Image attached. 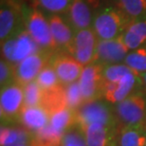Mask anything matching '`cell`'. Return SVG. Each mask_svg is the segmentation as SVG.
<instances>
[{
	"label": "cell",
	"mask_w": 146,
	"mask_h": 146,
	"mask_svg": "<svg viewBox=\"0 0 146 146\" xmlns=\"http://www.w3.org/2000/svg\"><path fill=\"white\" fill-rule=\"evenodd\" d=\"M25 107L24 87L14 83L1 88L0 116L1 123H18V119Z\"/></svg>",
	"instance_id": "obj_6"
},
{
	"label": "cell",
	"mask_w": 146,
	"mask_h": 146,
	"mask_svg": "<svg viewBox=\"0 0 146 146\" xmlns=\"http://www.w3.org/2000/svg\"><path fill=\"white\" fill-rule=\"evenodd\" d=\"M119 129L122 126L144 125L146 121V96L141 90L113 104Z\"/></svg>",
	"instance_id": "obj_4"
},
{
	"label": "cell",
	"mask_w": 146,
	"mask_h": 146,
	"mask_svg": "<svg viewBox=\"0 0 146 146\" xmlns=\"http://www.w3.org/2000/svg\"><path fill=\"white\" fill-rule=\"evenodd\" d=\"M66 94V100L68 107L73 111H76L84 103V99L82 94L78 82L72 83L68 86H64Z\"/></svg>",
	"instance_id": "obj_29"
},
{
	"label": "cell",
	"mask_w": 146,
	"mask_h": 146,
	"mask_svg": "<svg viewBox=\"0 0 146 146\" xmlns=\"http://www.w3.org/2000/svg\"><path fill=\"white\" fill-rule=\"evenodd\" d=\"M50 27L51 35L56 45L57 50L66 51L71 54L75 33L68 24L63 15L50 14L46 15Z\"/></svg>",
	"instance_id": "obj_15"
},
{
	"label": "cell",
	"mask_w": 146,
	"mask_h": 146,
	"mask_svg": "<svg viewBox=\"0 0 146 146\" xmlns=\"http://www.w3.org/2000/svg\"><path fill=\"white\" fill-rule=\"evenodd\" d=\"M117 7L130 22L146 19V0H117Z\"/></svg>",
	"instance_id": "obj_23"
},
{
	"label": "cell",
	"mask_w": 146,
	"mask_h": 146,
	"mask_svg": "<svg viewBox=\"0 0 146 146\" xmlns=\"http://www.w3.org/2000/svg\"><path fill=\"white\" fill-rule=\"evenodd\" d=\"M23 87L25 106H38L42 104L44 90L41 88L36 81L29 83Z\"/></svg>",
	"instance_id": "obj_28"
},
{
	"label": "cell",
	"mask_w": 146,
	"mask_h": 146,
	"mask_svg": "<svg viewBox=\"0 0 146 146\" xmlns=\"http://www.w3.org/2000/svg\"><path fill=\"white\" fill-rule=\"evenodd\" d=\"M141 84L139 75L131 71L114 83L104 82L103 99L110 104H116L133 93L141 90Z\"/></svg>",
	"instance_id": "obj_8"
},
{
	"label": "cell",
	"mask_w": 146,
	"mask_h": 146,
	"mask_svg": "<svg viewBox=\"0 0 146 146\" xmlns=\"http://www.w3.org/2000/svg\"><path fill=\"white\" fill-rule=\"evenodd\" d=\"M35 81L44 91L50 90L56 88L58 86H63L61 84L59 78H58L56 72H55L52 66L49 63L41 70Z\"/></svg>",
	"instance_id": "obj_27"
},
{
	"label": "cell",
	"mask_w": 146,
	"mask_h": 146,
	"mask_svg": "<svg viewBox=\"0 0 146 146\" xmlns=\"http://www.w3.org/2000/svg\"><path fill=\"white\" fill-rule=\"evenodd\" d=\"M39 10L46 14H59L64 15L68 11L73 0H34Z\"/></svg>",
	"instance_id": "obj_26"
},
{
	"label": "cell",
	"mask_w": 146,
	"mask_h": 146,
	"mask_svg": "<svg viewBox=\"0 0 146 146\" xmlns=\"http://www.w3.org/2000/svg\"><path fill=\"white\" fill-rule=\"evenodd\" d=\"M80 130L87 146H118L119 126L117 125L92 123Z\"/></svg>",
	"instance_id": "obj_14"
},
{
	"label": "cell",
	"mask_w": 146,
	"mask_h": 146,
	"mask_svg": "<svg viewBox=\"0 0 146 146\" xmlns=\"http://www.w3.org/2000/svg\"><path fill=\"white\" fill-rule=\"evenodd\" d=\"M129 51L146 44V19L129 23L121 36Z\"/></svg>",
	"instance_id": "obj_19"
},
{
	"label": "cell",
	"mask_w": 146,
	"mask_h": 146,
	"mask_svg": "<svg viewBox=\"0 0 146 146\" xmlns=\"http://www.w3.org/2000/svg\"><path fill=\"white\" fill-rule=\"evenodd\" d=\"M49 125L57 132L64 135L66 131L76 125L75 111L68 107L63 108L49 115Z\"/></svg>",
	"instance_id": "obj_22"
},
{
	"label": "cell",
	"mask_w": 146,
	"mask_h": 146,
	"mask_svg": "<svg viewBox=\"0 0 146 146\" xmlns=\"http://www.w3.org/2000/svg\"><path fill=\"white\" fill-rule=\"evenodd\" d=\"M49 64L52 66L63 86L78 82L84 69V66L71 54L61 50L55 51L52 54Z\"/></svg>",
	"instance_id": "obj_11"
},
{
	"label": "cell",
	"mask_w": 146,
	"mask_h": 146,
	"mask_svg": "<svg viewBox=\"0 0 146 146\" xmlns=\"http://www.w3.org/2000/svg\"><path fill=\"white\" fill-rule=\"evenodd\" d=\"M63 16L74 33L92 28L94 14L91 7L84 0H73Z\"/></svg>",
	"instance_id": "obj_16"
},
{
	"label": "cell",
	"mask_w": 146,
	"mask_h": 146,
	"mask_svg": "<svg viewBox=\"0 0 146 146\" xmlns=\"http://www.w3.org/2000/svg\"><path fill=\"white\" fill-rule=\"evenodd\" d=\"M24 27L40 49L49 52L57 51L51 35L48 20L43 11L38 8L27 4L22 5Z\"/></svg>",
	"instance_id": "obj_2"
},
{
	"label": "cell",
	"mask_w": 146,
	"mask_h": 146,
	"mask_svg": "<svg viewBox=\"0 0 146 146\" xmlns=\"http://www.w3.org/2000/svg\"><path fill=\"white\" fill-rule=\"evenodd\" d=\"M33 134L19 123H1L0 146L31 144Z\"/></svg>",
	"instance_id": "obj_18"
},
{
	"label": "cell",
	"mask_w": 146,
	"mask_h": 146,
	"mask_svg": "<svg viewBox=\"0 0 146 146\" xmlns=\"http://www.w3.org/2000/svg\"><path fill=\"white\" fill-rule=\"evenodd\" d=\"M139 78H141V91L144 93V95L146 96V72L141 73L139 75Z\"/></svg>",
	"instance_id": "obj_34"
},
{
	"label": "cell",
	"mask_w": 146,
	"mask_h": 146,
	"mask_svg": "<svg viewBox=\"0 0 146 146\" xmlns=\"http://www.w3.org/2000/svg\"><path fill=\"white\" fill-rule=\"evenodd\" d=\"M41 106L45 108L48 115L68 107L64 86L44 91V97Z\"/></svg>",
	"instance_id": "obj_21"
},
{
	"label": "cell",
	"mask_w": 146,
	"mask_h": 146,
	"mask_svg": "<svg viewBox=\"0 0 146 146\" xmlns=\"http://www.w3.org/2000/svg\"><path fill=\"white\" fill-rule=\"evenodd\" d=\"M75 115L76 126L80 129L92 123H104L119 126L113 104L104 99L84 102L75 111Z\"/></svg>",
	"instance_id": "obj_3"
},
{
	"label": "cell",
	"mask_w": 146,
	"mask_h": 146,
	"mask_svg": "<svg viewBox=\"0 0 146 146\" xmlns=\"http://www.w3.org/2000/svg\"><path fill=\"white\" fill-rule=\"evenodd\" d=\"M54 52H49L40 49L24 59L15 66V82L26 86L29 83L35 81L41 70L48 65Z\"/></svg>",
	"instance_id": "obj_9"
},
{
	"label": "cell",
	"mask_w": 146,
	"mask_h": 146,
	"mask_svg": "<svg viewBox=\"0 0 146 146\" xmlns=\"http://www.w3.org/2000/svg\"><path fill=\"white\" fill-rule=\"evenodd\" d=\"M128 53L129 49L125 46L121 37L112 40L99 39L94 63L103 66L124 64Z\"/></svg>",
	"instance_id": "obj_13"
},
{
	"label": "cell",
	"mask_w": 146,
	"mask_h": 146,
	"mask_svg": "<svg viewBox=\"0 0 146 146\" xmlns=\"http://www.w3.org/2000/svg\"><path fill=\"white\" fill-rule=\"evenodd\" d=\"M133 71L125 64H118V65H110L103 66L104 80L106 83H114V82L121 79L128 73Z\"/></svg>",
	"instance_id": "obj_30"
},
{
	"label": "cell",
	"mask_w": 146,
	"mask_h": 146,
	"mask_svg": "<svg viewBox=\"0 0 146 146\" xmlns=\"http://www.w3.org/2000/svg\"><path fill=\"white\" fill-rule=\"evenodd\" d=\"M22 5L19 0H1L0 41L4 42L22 31L24 27Z\"/></svg>",
	"instance_id": "obj_7"
},
{
	"label": "cell",
	"mask_w": 146,
	"mask_h": 146,
	"mask_svg": "<svg viewBox=\"0 0 146 146\" xmlns=\"http://www.w3.org/2000/svg\"><path fill=\"white\" fill-rule=\"evenodd\" d=\"M63 135L48 125L43 130L33 134V146H62Z\"/></svg>",
	"instance_id": "obj_24"
},
{
	"label": "cell",
	"mask_w": 146,
	"mask_h": 146,
	"mask_svg": "<svg viewBox=\"0 0 146 146\" xmlns=\"http://www.w3.org/2000/svg\"><path fill=\"white\" fill-rule=\"evenodd\" d=\"M144 125H145V127H146V121H145V123H144Z\"/></svg>",
	"instance_id": "obj_37"
},
{
	"label": "cell",
	"mask_w": 146,
	"mask_h": 146,
	"mask_svg": "<svg viewBox=\"0 0 146 146\" xmlns=\"http://www.w3.org/2000/svg\"><path fill=\"white\" fill-rule=\"evenodd\" d=\"M145 146H146V138H145Z\"/></svg>",
	"instance_id": "obj_36"
},
{
	"label": "cell",
	"mask_w": 146,
	"mask_h": 146,
	"mask_svg": "<svg viewBox=\"0 0 146 146\" xmlns=\"http://www.w3.org/2000/svg\"><path fill=\"white\" fill-rule=\"evenodd\" d=\"M124 64L139 75L146 72V44L129 51Z\"/></svg>",
	"instance_id": "obj_25"
},
{
	"label": "cell",
	"mask_w": 146,
	"mask_h": 146,
	"mask_svg": "<svg viewBox=\"0 0 146 146\" xmlns=\"http://www.w3.org/2000/svg\"><path fill=\"white\" fill-rule=\"evenodd\" d=\"M18 146H33L31 144H24V145H18Z\"/></svg>",
	"instance_id": "obj_35"
},
{
	"label": "cell",
	"mask_w": 146,
	"mask_h": 146,
	"mask_svg": "<svg viewBox=\"0 0 146 146\" xmlns=\"http://www.w3.org/2000/svg\"><path fill=\"white\" fill-rule=\"evenodd\" d=\"M18 123L31 133L35 134L49 124V115L43 106H25L18 119Z\"/></svg>",
	"instance_id": "obj_17"
},
{
	"label": "cell",
	"mask_w": 146,
	"mask_h": 146,
	"mask_svg": "<svg viewBox=\"0 0 146 146\" xmlns=\"http://www.w3.org/2000/svg\"><path fill=\"white\" fill-rule=\"evenodd\" d=\"M78 83L84 102L103 99L104 84L103 66L92 63L84 66Z\"/></svg>",
	"instance_id": "obj_10"
},
{
	"label": "cell",
	"mask_w": 146,
	"mask_h": 146,
	"mask_svg": "<svg viewBox=\"0 0 146 146\" xmlns=\"http://www.w3.org/2000/svg\"><path fill=\"white\" fill-rule=\"evenodd\" d=\"M15 82V66L4 58L0 60V88Z\"/></svg>",
	"instance_id": "obj_31"
},
{
	"label": "cell",
	"mask_w": 146,
	"mask_h": 146,
	"mask_svg": "<svg viewBox=\"0 0 146 146\" xmlns=\"http://www.w3.org/2000/svg\"><path fill=\"white\" fill-rule=\"evenodd\" d=\"M99 38L92 28L86 29L75 33L71 55L86 66L94 63Z\"/></svg>",
	"instance_id": "obj_12"
},
{
	"label": "cell",
	"mask_w": 146,
	"mask_h": 146,
	"mask_svg": "<svg viewBox=\"0 0 146 146\" xmlns=\"http://www.w3.org/2000/svg\"><path fill=\"white\" fill-rule=\"evenodd\" d=\"M39 50V46L26 29L1 43V58H4L14 66Z\"/></svg>",
	"instance_id": "obj_5"
},
{
	"label": "cell",
	"mask_w": 146,
	"mask_h": 146,
	"mask_svg": "<svg viewBox=\"0 0 146 146\" xmlns=\"http://www.w3.org/2000/svg\"><path fill=\"white\" fill-rule=\"evenodd\" d=\"M84 1L91 7L92 10L97 11L98 9L104 7L106 0H84Z\"/></svg>",
	"instance_id": "obj_33"
},
{
	"label": "cell",
	"mask_w": 146,
	"mask_h": 146,
	"mask_svg": "<svg viewBox=\"0 0 146 146\" xmlns=\"http://www.w3.org/2000/svg\"><path fill=\"white\" fill-rule=\"evenodd\" d=\"M62 146H87L83 132L76 126H73L63 135Z\"/></svg>",
	"instance_id": "obj_32"
},
{
	"label": "cell",
	"mask_w": 146,
	"mask_h": 146,
	"mask_svg": "<svg viewBox=\"0 0 146 146\" xmlns=\"http://www.w3.org/2000/svg\"><path fill=\"white\" fill-rule=\"evenodd\" d=\"M145 125L122 126L119 129L118 146H145Z\"/></svg>",
	"instance_id": "obj_20"
},
{
	"label": "cell",
	"mask_w": 146,
	"mask_h": 146,
	"mask_svg": "<svg viewBox=\"0 0 146 146\" xmlns=\"http://www.w3.org/2000/svg\"><path fill=\"white\" fill-rule=\"evenodd\" d=\"M129 23L118 7L104 6L95 11L92 29L100 40H112L121 37Z\"/></svg>",
	"instance_id": "obj_1"
}]
</instances>
